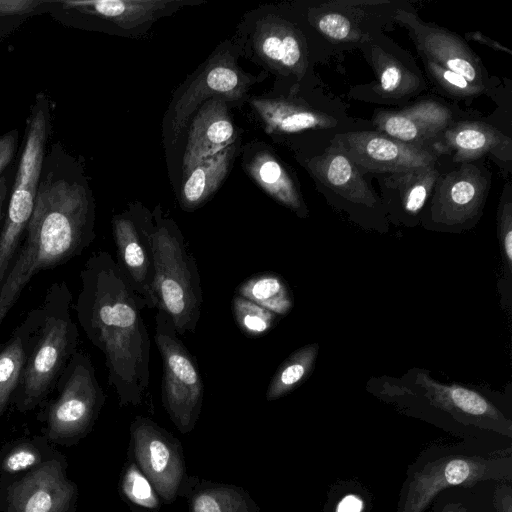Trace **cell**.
Segmentation results:
<instances>
[{"instance_id":"6da1fadb","label":"cell","mask_w":512,"mask_h":512,"mask_svg":"<svg viewBox=\"0 0 512 512\" xmlns=\"http://www.w3.org/2000/svg\"><path fill=\"white\" fill-rule=\"evenodd\" d=\"M94 238L95 202L83 167L60 142H55L43 159L23 241L0 286V329L38 272L81 255Z\"/></svg>"},{"instance_id":"7a4b0ae2","label":"cell","mask_w":512,"mask_h":512,"mask_svg":"<svg viewBox=\"0 0 512 512\" xmlns=\"http://www.w3.org/2000/svg\"><path fill=\"white\" fill-rule=\"evenodd\" d=\"M80 282L74 304L77 321L103 353L119 404L139 405L150 382L151 341L141 313L145 306L107 251L86 260Z\"/></svg>"},{"instance_id":"3957f363","label":"cell","mask_w":512,"mask_h":512,"mask_svg":"<svg viewBox=\"0 0 512 512\" xmlns=\"http://www.w3.org/2000/svg\"><path fill=\"white\" fill-rule=\"evenodd\" d=\"M72 293L65 281L47 289L42 304L31 309L24 370L13 399L22 411L39 405L54 388L78 348L79 331L71 315Z\"/></svg>"},{"instance_id":"277c9868","label":"cell","mask_w":512,"mask_h":512,"mask_svg":"<svg viewBox=\"0 0 512 512\" xmlns=\"http://www.w3.org/2000/svg\"><path fill=\"white\" fill-rule=\"evenodd\" d=\"M153 219L156 309L171 319L179 335L195 333L203 303L197 263L174 220L159 207Z\"/></svg>"},{"instance_id":"5b68a950","label":"cell","mask_w":512,"mask_h":512,"mask_svg":"<svg viewBox=\"0 0 512 512\" xmlns=\"http://www.w3.org/2000/svg\"><path fill=\"white\" fill-rule=\"evenodd\" d=\"M154 340L162 359V404L182 433L190 432L202 409L204 383L198 364L171 319L156 309Z\"/></svg>"},{"instance_id":"8992f818","label":"cell","mask_w":512,"mask_h":512,"mask_svg":"<svg viewBox=\"0 0 512 512\" xmlns=\"http://www.w3.org/2000/svg\"><path fill=\"white\" fill-rule=\"evenodd\" d=\"M484 160L456 163L453 169L441 171L422 213L427 224L457 230L478 221L492 180Z\"/></svg>"},{"instance_id":"52a82bcc","label":"cell","mask_w":512,"mask_h":512,"mask_svg":"<svg viewBox=\"0 0 512 512\" xmlns=\"http://www.w3.org/2000/svg\"><path fill=\"white\" fill-rule=\"evenodd\" d=\"M54 388L57 397L46 413L49 437L63 439L82 434L91 426L105 402L90 356L77 350Z\"/></svg>"},{"instance_id":"ba28073f","label":"cell","mask_w":512,"mask_h":512,"mask_svg":"<svg viewBox=\"0 0 512 512\" xmlns=\"http://www.w3.org/2000/svg\"><path fill=\"white\" fill-rule=\"evenodd\" d=\"M358 47L375 79L351 89L350 97L376 104L404 105L427 90L424 74L411 55L382 32L370 35Z\"/></svg>"},{"instance_id":"9c48e42d","label":"cell","mask_w":512,"mask_h":512,"mask_svg":"<svg viewBox=\"0 0 512 512\" xmlns=\"http://www.w3.org/2000/svg\"><path fill=\"white\" fill-rule=\"evenodd\" d=\"M510 458L448 455L426 463L410 478L398 512H424L434 497L451 486H471L479 481L510 478Z\"/></svg>"},{"instance_id":"30bf717a","label":"cell","mask_w":512,"mask_h":512,"mask_svg":"<svg viewBox=\"0 0 512 512\" xmlns=\"http://www.w3.org/2000/svg\"><path fill=\"white\" fill-rule=\"evenodd\" d=\"M257 77L244 73L236 62L230 46L219 50L191 79L171 105L170 131L172 140L183 132L193 113L206 101L220 98L235 102L243 98Z\"/></svg>"},{"instance_id":"8fae6325","label":"cell","mask_w":512,"mask_h":512,"mask_svg":"<svg viewBox=\"0 0 512 512\" xmlns=\"http://www.w3.org/2000/svg\"><path fill=\"white\" fill-rule=\"evenodd\" d=\"M117 264L145 308L156 309L153 214L133 207L112 219Z\"/></svg>"},{"instance_id":"7c38bea8","label":"cell","mask_w":512,"mask_h":512,"mask_svg":"<svg viewBox=\"0 0 512 512\" xmlns=\"http://www.w3.org/2000/svg\"><path fill=\"white\" fill-rule=\"evenodd\" d=\"M337 146L361 174L404 172L437 163L441 156L430 148L403 143L376 130H351L335 134Z\"/></svg>"},{"instance_id":"4fadbf2b","label":"cell","mask_w":512,"mask_h":512,"mask_svg":"<svg viewBox=\"0 0 512 512\" xmlns=\"http://www.w3.org/2000/svg\"><path fill=\"white\" fill-rule=\"evenodd\" d=\"M392 1L338 0L313 4L307 9V20L326 40L333 44L359 46L370 35L395 22L398 6Z\"/></svg>"},{"instance_id":"5bb4252c","label":"cell","mask_w":512,"mask_h":512,"mask_svg":"<svg viewBox=\"0 0 512 512\" xmlns=\"http://www.w3.org/2000/svg\"><path fill=\"white\" fill-rule=\"evenodd\" d=\"M394 20L408 29L419 56L460 74L487 93L493 88L480 58L460 36L433 23L423 22L416 13L404 7L396 10Z\"/></svg>"},{"instance_id":"9a60e30c","label":"cell","mask_w":512,"mask_h":512,"mask_svg":"<svg viewBox=\"0 0 512 512\" xmlns=\"http://www.w3.org/2000/svg\"><path fill=\"white\" fill-rule=\"evenodd\" d=\"M137 466L157 494L172 502L184 476V462L178 441L151 419L137 417L131 424Z\"/></svg>"},{"instance_id":"2e32d148","label":"cell","mask_w":512,"mask_h":512,"mask_svg":"<svg viewBox=\"0 0 512 512\" xmlns=\"http://www.w3.org/2000/svg\"><path fill=\"white\" fill-rule=\"evenodd\" d=\"M464 112L432 98H423L400 110L375 111L371 124L376 131L403 143L430 148ZM433 150V149H432Z\"/></svg>"},{"instance_id":"e0dca14e","label":"cell","mask_w":512,"mask_h":512,"mask_svg":"<svg viewBox=\"0 0 512 512\" xmlns=\"http://www.w3.org/2000/svg\"><path fill=\"white\" fill-rule=\"evenodd\" d=\"M251 42L254 54L270 70L303 80L309 66L308 46L295 24L279 15H263L255 22Z\"/></svg>"},{"instance_id":"ac0fdd59","label":"cell","mask_w":512,"mask_h":512,"mask_svg":"<svg viewBox=\"0 0 512 512\" xmlns=\"http://www.w3.org/2000/svg\"><path fill=\"white\" fill-rule=\"evenodd\" d=\"M303 165L328 199L336 197L367 209L383 208L364 175L334 144L329 143L322 153L305 158Z\"/></svg>"},{"instance_id":"d6986e66","label":"cell","mask_w":512,"mask_h":512,"mask_svg":"<svg viewBox=\"0 0 512 512\" xmlns=\"http://www.w3.org/2000/svg\"><path fill=\"white\" fill-rule=\"evenodd\" d=\"M250 105L260 116L267 133L296 134L304 131L343 130L344 112L331 109L330 104H311L296 97H258Z\"/></svg>"},{"instance_id":"ffe728a7","label":"cell","mask_w":512,"mask_h":512,"mask_svg":"<svg viewBox=\"0 0 512 512\" xmlns=\"http://www.w3.org/2000/svg\"><path fill=\"white\" fill-rule=\"evenodd\" d=\"M432 149L441 157L449 155L453 163L472 162L486 156L508 164L512 160L511 138L480 120L455 121L439 136Z\"/></svg>"},{"instance_id":"44dd1931","label":"cell","mask_w":512,"mask_h":512,"mask_svg":"<svg viewBox=\"0 0 512 512\" xmlns=\"http://www.w3.org/2000/svg\"><path fill=\"white\" fill-rule=\"evenodd\" d=\"M440 159L423 168L374 174L380 189L379 198L391 217L406 225L418 223L441 173Z\"/></svg>"},{"instance_id":"7402d4cb","label":"cell","mask_w":512,"mask_h":512,"mask_svg":"<svg viewBox=\"0 0 512 512\" xmlns=\"http://www.w3.org/2000/svg\"><path fill=\"white\" fill-rule=\"evenodd\" d=\"M74 494L56 461L44 463L9 489L11 512H63Z\"/></svg>"},{"instance_id":"603a6c76","label":"cell","mask_w":512,"mask_h":512,"mask_svg":"<svg viewBox=\"0 0 512 512\" xmlns=\"http://www.w3.org/2000/svg\"><path fill=\"white\" fill-rule=\"evenodd\" d=\"M236 131L228 110V102L212 98L197 110L189 127L183 155V174L201 161L235 143Z\"/></svg>"},{"instance_id":"cb8c5ba5","label":"cell","mask_w":512,"mask_h":512,"mask_svg":"<svg viewBox=\"0 0 512 512\" xmlns=\"http://www.w3.org/2000/svg\"><path fill=\"white\" fill-rule=\"evenodd\" d=\"M416 382L425 389V396L433 406L511 436V421L477 391L458 384H443L423 373L418 374Z\"/></svg>"},{"instance_id":"d4e9b609","label":"cell","mask_w":512,"mask_h":512,"mask_svg":"<svg viewBox=\"0 0 512 512\" xmlns=\"http://www.w3.org/2000/svg\"><path fill=\"white\" fill-rule=\"evenodd\" d=\"M188 3L174 0H70L64 1L63 6L107 21L123 31H133Z\"/></svg>"},{"instance_id":"484cf974","label":"cell","mask_w":512,"mask_h":512,"mask_svg":"<svg viewBox=\"0 0 512 512\" xmlns=\"http://www.w3.org/2000/svg\"><path fill=\"white\" fill-rule=\"evenodd\" d=\"M250 177L270 197L299 217H307L308 209L298 184L282 162L270 151L260 150L246 162Z\"/></svg>"},{"instance_id":"4316f807","label":"cell","mask_w":512,"mask_h":512,"mask_svg":"<svg viewBox=\"0 0 512 512\" xmlns=\"http://www.w3.org/2000/svg\"><path fill=\"white\" fill-rule=\"evenodd\" d=\"M235 154V143L205 159L183 174L179 203L185 211L203 205L226 178Z\"/></svg>"},{"instance_id":"83f0119b","label":"cell","mask_w":512,"mask_h":512,"mask_svg":"<svg viewBox=\"0 0 512 512\" xmlns=\"http://www.w3.org/2000/svg\"><path fill=\"white\" fill-rule=\"evenodd\" d=\"M30 336V320L26 315L11 337L0 347V416L6 410L24 370Z\"/></svg>"},{"instance_id":"f1b7e54d","label":"cell","mask_w":512,"mask_h":512,"mask_svg":"<svg viewBox=\"0 0 512 512\" xmlns=\"http://www.w3.org/2000/svg\"><path fill=\"white\" fill-rule=\"evenodd\" d=\"M235 293L275 313L287 315L294 305L289 286L281 275L273 272L257 273L243 281Z\"/></svg>"},{"instance_id":"f546056e","label":"cell","mask_w":512,"mask_h":512,"mask_svg":"<svg viewBox=\"0 0 512 512\" xmlns=\"http://www.w3.org/2000/svg\"><path fill=\"white\" fill-rule=\"evenodd\" d=\"M318 351V344L312 343L290 354L271 378L266 391V399L268 401L277 400L301 385L311 374Z\"/></svg>"},{"instance_id":"4dcf8cb0","label":"cell","mask_w":512,"mask_h":512,"mask_svg":"<svg viewBox=\"0 0 512 512\" xmlns=\"http://www.w3.org/2000/svg\"><path fill=\"white\" fill-rule=\"evenodd\" d=\"M190 512H259L242 488L209 484L198 488L190 498Z\"/></svg>"},{"instance_id":"1f68e13d","label":"cell","mask_w":512,"mask_h":512,"mask_svg":"<svg viewBox=\"0 0 512 512\" xmlns=\"http://www.w3.org/2000/svg\"><path fill=\"white\" fill-rule=\"evenodd\" d=\"M420 58L426 77L441 95L454 100L470 101L480 95L488 94L460 74L447 70L424 56H420Z\"/></svg>"},{"instance_id":"d6a6232c","label":"cell","mask_w":512,"mask_h":512,"mask_svg":"<svg viewBox=\"0 0 512 512\" xmlns=\"http://www.w3.org/2000/svg\"><path fill=\"white\" fill-rule=\"evenodd\" d=\"M232 313L239 329L249 337L265 335L276 325L279 317L236 293L232 298Z\"/></svg>"},{"instance_id":"836d02e7","label":"cell","mask_w":512,"mask_h":512,"mask_svg":"<svg viewBox=\"0 0 512 512\" xmlns=\"http://www.w3.org/2000/svg\"><path fill=\"white\" fill-rule=\"evenodd\" d=\"M121 486L125 497L133 504L147 509H157L159 507L156 490L134 463L126 468Z\"/></svg>"},{"instance_id":"e575fe53","label":"cell","mask_w":512,"mask_h":512,"mask_svg":"<svg viewBox=\"0 0 512 512\" xmlns=\"http://www.w3.org/2000/svg\"><path fill=\"white\" fill-rule=\"evenodd\" d=\"M498 235L504 263L509 271L512 266V201L511 186L506 184L503 190L498 217Z\"/></svg>"},{"instance_id":"d590c367","label":"cell","mask_w":512,"mask_h":512,"mask_svg":"<svg viewBox=\"0 0 512 512\" xmlns=\"http://www.w3.org/2000/svg\"><path fill=\"white\" fill-rule=\"evenodd\" d=\"M39 460L38 452L29 446H22L11 451L3 462V469L8 473L23 471Z\"/></svg>"},{"instance_id":"8d00e7d4","label":"cell","mask_w":512,"mask_h":512,"mask_svg":"<svg viewBox=\"0 0 512 512\" xmlns=\"http://www.w3.org/2000/svg\"><path fill=\"white\" fill-rule=\"evenodd\" d=\"M18 143V130L12 129L0 136V176L12 161Z\"/></svg>"},{"instance_id":"74e56055","label":"cell","mask_w":512,"mask_h":512,"mask_svg":"<svg viewBox=\"0 0 512 512\" xmlns=\"http://www.w3.org/2000/svg\"><path fill=\"white\" fill-rule=\"evenodd\" d=\"M40 4L34 0H0V14L27 13Z\"/></svg>"},{"instance_id":"f35d334b","label":"cell","mask_w":512,"mask_h":512,"mask_svg":"<svg viewBox=\"0 0 512 512\" xmlns=\"http://www.w3.org/2000/svg\"><path fill=\"white\" fill-rule=\"evenodd\" d=\"M363 500L354 494L344 496L337 504L335 512H363Z\"/></svg>"},{"instance_id":"ab89813d","label":"cell","mask_w":512,"mask_h":512,"mask_svg":"<svg viewBox=\"0 0 512 512\" xmlns=\"http://www.w3.org/2000/svg\"><path fill=\"white\" fill-rule=\"evenodd\" d=\"M465 37L467 40H474L476 42H479V43H482L494 50H498V51H502V52H507L509 55H512V51L507 49L506 47H503L502 45H500L498 42L488 38L487 36H485L484 34H482L481 32H467L465 34Z\"/></svg>"},{"instance_id":"60d3db41","label":"cell","mask_w":512,"mask_h":512,"mask_svg":"<svg viewBox=\"0 0 512 512\" xmlns=\"http://www.w3.org/2000/svg\"><path fill=\"white\" fill-rule=\"evenodd\" d=\"M496 507L499 512H512L511 489L509 486H502L496 493Z\"/></svg>"},{"instance_id":"b9f144b4","label":"cell","mask_w":512,"mask_h":512,"mask_svg":"<svg viewBox=\"0 0 512 512\" xmlns=\"http://www.w3.org/2000/svg\"><path fill=\"white\" fill-rule=\"evenodd\" d=\"M8 194V186L7 179L4 175L0 176V224L3 222L5 213H4V204Z\"/></svg>"},{"instance_id":"7bdbcfd3","label":"cell","mask_w":512,"mask_h":512,"mask_svg":"<svg viewBox=\"0 0 512 512\" xmlns=\"http://www.w3.org/2000/svg\"><path fill=\"white\" fill-rule=\"evenodd\" d=\"M443 512H467V511L461 505L453 504V505L447 506Z\"/></svg>"}]
</instances>
